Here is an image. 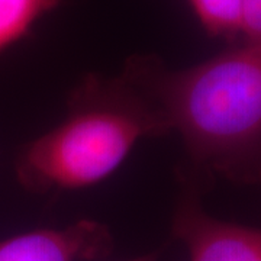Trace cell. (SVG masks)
I'll return each instance as SVG.
<instances>
[{
	"instance_id": "cell-3",
	"label": "cell",
	"mask_w": 261,
	"mask_h": 261,
	"mask_svg": "<svg viewBox=\"0 0 261 261\" xmlns=\"http://www.w3.org/2000/svg\"><path fill=\"white\" fill-rule=\"evenodd\" d=\"M173 232L186 245L189 261H261V229L216 219L195 196L178 206Z\"/></svg>"
},
{
	"instance_id": "cell-5",
	"label": "cell",
	"mask_w": 261,
	"mask_h": 261,
	"mask_svg": "<svg viewBox=\"0 0 261 261\" xmlns=\"http://www.w3.org/2000/svg\"><path fill=\"white\" fill-rule=\"evenodd\" d=\"M61 0H0V51L28 34Z\"/></svg>"
},
{
	"instance_id": "cell-8",
	"label": "cell",
	"mask_w": 261,
	"mask_h": 261,
	"mask_svg": "<svg viewBox=\"0 0 261 261\" xmlns=\"http://www.w3.org/2000/svg\"><path fill=\"white\" fill-rule=\"evenodd\" d=\"M157 258H159V254L157 252H151V254H147V255H141V257L126 261H157Z\"/></svg>"
},
{
	"instance_id": "cell-2",
	"label": "cell",
	"mask_w": 261,
	"mask_h": 261,
	"mask_svg": "<svg viewBox=\"0 0 261 261\" xmlns=\"http://www.w3.org/2000/svg\"><path fill=\"white\" fill-rule=\"evenodd\" d=\"M167 132L161 113L125 75L90 74L75 87L64 119L20 152L16 177L35 193L93 186L138 141Z\"/></svg>"
},
{
	"instance_id": "cell-1",
	"label": "cell",
	"mask_w": 261,
	"mask_h": 261,
	"mask_svg": "<svg viewBox=\"0 0 261 261\" xmlns=\"http://www.w3.org/2000/svg\"><path fill=\"white\" fill-rule=\"evenodd\" d=\"M122 74L176 130L196 164L235 181H261V41L183 70L132 58Z\"/></svg>"
},
{
	"instance_id": "cell-6",
	"label": "cell",
	"mask_w": 261,
	"mask_h": 261,
	"mask_svg": "<svg viewBox=\"0 0 261 261\" xmlns=\"http://www.w3.org/2000/svg\"><path fill=\"white\" fill-rule=\"evenodd\" d=\"M195 16L211 37L241 35L244 0H189Z\"/></svg>"
},
{
	"instance_id": "cell-7",
	"label": "cell",
	"mask_w": 261,
	"mask_h": 261,
	"mask_svg": "<svg viewBox=\"0 0 261 261\" xmlns=\"http://www.w3.org/2000/svg\"><path fill=\"white\" fill-rule=\"evenodd\" d=\"M241 35L245 41H261V0H244Z\"/></svg>"
},
{
	"instance_id": "cell-4",
	"label": "cell",
	"mask_w": 261,
	"mask_h": 261,
	"mask_svg": "<svg viewBox=\"0 0 261 261\" xmlns=\"http://www.w3.org/2000/svg\"><path fill=\"white\" fill-rule=\"evenodd\" d=\"M112 248L108 226L82 219L63 229H37L0 241V261H93Z\"/></svg>"
}]
</instances>
